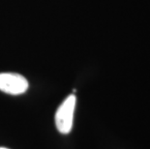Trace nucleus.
I'll use <instances>...</instances> for the list:
<instances>
[{
    "instance_id": "f257e3e1",
    "label": "nucleus",
    "mask_w": 150,
    "mask_h": 149,
    "mask_svg": "<svg viewBox=\"0 0 150 149\" xmlns=\"http://www.w3.org/2000/svg\"><path fill=\"white\" fill-rule=\"evenodd\" d=\"M76 96L74 94L66 98L55 113V125L61 134H69L73 127L76 107Z\"/></svg>"
},
{
    "instance_id": "f03ea898",
    "label": "nucleus",
    "mask_w": 150,
    "mask_h": 149,
    "mask_svg": "<svg viewBox=\"0 0 150 149\" xmlns=\"http://www.w3.org/2000/svg\"><path fill=\"white\" fill-rule=\"evenodd\" d=\"M28 89V81L23 76L16 73L0 74V90L11 95H20Z\"/></svg>"
},
{
    "instance_id": "7ed1b4c3",
    "label": "nucleus",
    "mask_w": 150,
    "mask_h": 149,
    "mask_svg": "<svg viewBox=\"0 0 150 149\" xmlns=\"http://www.w3.org/2000/svg\"><path fill=\"white\" fill-rule=\"evenodd\" d=\"M0 149H8V148H5V147H0Z\"/></svg>"
}]
</instances>
